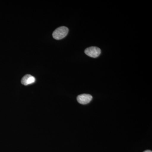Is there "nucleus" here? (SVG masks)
<instances>
[{"instance_id":"nucleus-4","label":"nucleus","mask_w":152,"mask_h":152,"mask_svg":"<svg viewBox=\"0 0 152 152\" xmlns=\"http://www.w3.org/2000/svg\"><path fill=\"white\" fill-rule=\"evenodd\" d=\"M36 81V79L34 76L30 75H27L23 77L21 80L22 84L24 86L31 84Z\"/></svg>"},{"instance_id":"nucleus-3","label":"nucleus","mask_w":152,"mask_h":152,"mask_svg":"<svg viewBox=\"0 0 152 152\" xmlns=\"http://www.w3.org/2000/svg\"><path fill=\"white\" fill-rule=\"evenodd\" d=\"M91 95L88 94H83L79 95L77 97V100L79 103L82 104H88L92 100Z\"/></svg>"},{"instance_id":"nucleus-1","label":"nucleus","mask_w":152,"mask_h":152,"mask_svg":"<svg viewBox=\"0 0 152 152\" xmlns=\"http://www.w3.org/2000/svg\"><path fill=\"white\" fill-rule=\"evenodd\" d=\"M69 32V29L65 26H61L55 30L53 34V37L56 40H60L65 37Z\"/></svg>"},{"instance_id":"nucleus-5","label":"nucleus","mask_w":152,"mask_h":152,"mask_svg":"<svg viewBox=\"0 0 152 152\" xmlns=\"http://www.w3.org/2000/svg\"><path fill=\"white\" fill-rule=\"evenodd\" d=\"M144 152H152L151 151H150V150H147V151H145Z\"/></svg>"},{"instance_id":"nucleus-2","label":"nucleus","mask_w":152,"mask_h":152,"mask_svg":"<svg viewBox=\"0 0 152 152\" xmlns=\"http://www.w3.org/2000/svg\"><path fill=\"white\" fill-rule=\"evenodd\" d=\"M85 53L88 56L96 58L101 54V49L97 47H91L86 49Z\"/></svg>"}]
</instances>
